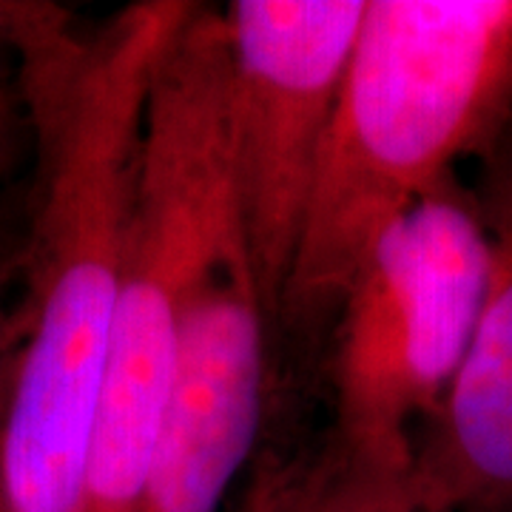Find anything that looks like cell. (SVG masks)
Instances as JSON below:
<instances>
[{
    "instance_id": "cell-1",
    "label": "cell",
    "mask_w": 512,
    "mask_h": 512,
    "mask_svg": "<svg viewBox=\"0 0 512 512\" xmlns=\"http://www.w3.org/2000/svg\"><path fill=\"white\" fill-rule=\"evenodd\" d=\"M188 0H140L77 32L49 3H0L20 60L35 180L20 248V350L0 427L15 512H80L123 274L148 89Z\"/></svg>"
},
{
    "instance_id": "cell-2",
    "label": "cell",
    "mask_w": 512,
    "mask_h": 512,
    "mask_svg": "<svg viewBox=\"0 0 512 512\" xmlns=\"http://www.w3.org/2000/svg\"><path fill=\"white\" fill-rule=\"evenodd\" d=\"M512 126V0H367L276 319L333 313L382 231Z\"/></svg>"
},
{
    "instance_id": "cell-3",
    "label": "cell",
    "mask_w": 512,
    "mask_h": 512,
    "mask_svg": "<svg viewBox=\"0 0 512 512\" xmlns=\"http://www.w3.org/2000/svg\"><path fill=\"white\" fill-rule=\"evenodd\" d=\"M242 239L222 9L191 3L151 74L80 512H137L188 299Z\"/></svg>"
},
{
    "instance_id": "cell-4",
    "label": "cell",
    "mask_w": 512,
    "mask_h": 512,
    "mask_svg": "<svg viewBox=\"0 0 512 512\" xmlns=\"http://www.w3.org/2000/svg\"><path fill=\"white\" fill-rule=\"evenodd\" d=\"M487 268L476 194L458 174L384 228L330 322L328 464L407 481L421 433L470 350Z\"/></svg>"
},
{
    "instance_id": "cell-5",
    "label": "cell",
    "mask_w": 512,
    "mask_h": 512,
    "mask_svg": "<svg viewBox=\"0 0 512 512\" xmlns=\"http://www.w3.org/2000/svg\"><path fill=\"white\" fill-rule=\"evenodd\" d=\"M367 0H234L231 163L239 228L268 319L291 276Z\"/></svg>"
},
{
    "instance_id": "cell-6",
    "label": "cell",
    "mask_w": 512,
    "mask_h": 512,
    "mask_svg": "<svg viewBox=\"0 0 512 512\" xmlns=\"http://www.w3.org/2000/svg\"><path fill=\"white\" fill-rule=\"evenodd\" d=\"M265 319L245 239L188 299L137 512H220L265 416Z\"/></svg>"
},
{
    "instance_id": "cell-7",
    "label": "cell",
    "mask_w": 512,
    "mask_h": 512,
    "mask_svg": "<svg viewBox=\"0 0 512 512\" xmlns=\"http://www.w3.org/2000/svg\"><path fill=\"white\" fill-rule=\"evenodd\" d=\"M473 194L487 291L464 365L416 444L407 495L419 512H512V126Z\"/></svg>"
},
{
    "instance_id": "cell-8",
    "label": "cell",
    "mask_w": 512,
    "mask_h": 512,
    "mask_svg": "<svg viewBox=\"0 0 512 512\" xmlns=\"http://www.w3.org/2000/svg\"><path fill=\"white\" fill-rule=\"evenodd\" d=\"M268 512H419L407 481L350 476L322 461L302 478H262Z\"/></svg>"
},
{
    "instance_id": "cell-9",
    "label": "cell",
    "mask_w": 512,
    "mask_h": 512,
    "mask_svg": "<svg viewBox=\"0 0 512 512\" xmlns=\"http://www.w3.org/2000/svg\"><path fill=\"white\" fill-rule=\"evenodd\" d=\"M20 248L23 228L0 217V427L6 416L20 350Z\"/></svg>"
},
{
    "instance_id": "cell-10",
    "label": "cell",
    "mask_w": 512,
    "mask_h": 512,
    "mask_svg": "<svg viewBox=\"0 0 512 512\" xmlns=\"http://www.w3.org/2000/svg\"><path fill=\"white\" fill-rule=\"evenodd\" d=\"M20 126H23V114H20L18 100L12 94L0 97V174L18 154Z\"/></svg>"
},
{
    "instance_id": "cell-11",
    "label": "cell",
    "mask_w": 512,
    "mask_h": 512,
    "mask_svg": "<svg viewBox=\"0 0 512 512\" xmlns=\"http://www.w3.org/2000/svg\"><path fill=\"white\" fill-rule=\"evenodd\" d=\"M239 512H268V498H265V487H262V481L251 487V493L245 498V504L239 507Z\"/></svg>"
},
{
    "instance_id": "cell-12",
    "label": "cell",
    "mask_w": 512,
    "mask_h": 512,
    "mask_svg": "<svg viewBox=\"0 0 512 512\" xmlns=\"http://www.w3.org/2000/svg\"><path fill=\"white\" fill-rule=\"evenodd\" d=\"M0 512H15V510H12V504H9L6 487H3V473H0Z\"/></svg>"
},
{
    "instance_id": "cell-13",
    "label": "cell",
    "mask_w": 512,
    "mask_h": 512,
    "mask_svg": "<svg viewBox=\"0 0 512 512\" xmlns=\"http://www.w3.org/2000/svg\"><path fill=\"white\" fill-rule=\"evenodd\" d=\"M6 94L9 92H6V89H3V83H0V97H6Z\"/></svg>"
}]
</instances>
